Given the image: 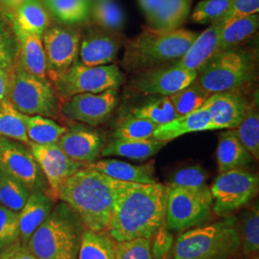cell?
Instances as JSON below:
<instances>
[{"mask_svg":"<svg viewBox=\"0 0 259 259\" xmlns=\"http://www.w3.org/2000/svg\"><path fill=\"white\" fill-rule=\"evenodd\" d=\"M129 184L87 165L60 185L57 199L65 202L78 214L85 229L105 232L114 204Z\"/></svg>","mask_w":259,"mask_h":259,"instance_id":"obj_1","label":"cell"},{"mask_svg":"<svg viewBox=\"0 0 259 259\" xmlns=\"http://www.w3.org/2000/svg\"><path fill=\"white\" fill-rule=\"evenodd\" d=\"M167 185L130 183L114 204L107 232L115 242L151 239L165 222Z\"/></svg>","mask_w":259,"mask_h":259,"instance_id":"obj_2","label":"cell"},{"mask_svg":"<svg viewBox=\"0 0 259 259\" xmlns=\"http://www.w3.org/2000/svg\"><path fill=\"white\" fill-rule=\"evenodd\" d=\"M198 35L180 28L170 31L144 28L139 36L126 42L122 65L136 74L174 63L185 55Z\"/></svg>","mask_w":259,"mask_h":259,"instance_id":"obj_3","label":"cell"},{"mask_svg":"<svg viewBox=\"0 0 259 259\" xmlns=\"http://www.w3.org/2000/svg\"><path fill=\"white\" fill-rule=\"evenodd\" d=\"M84 229L78 214L61 201L32 234L26 247L38 259H78Z\"/></svg>","mask_w":259,"mask_h":259,"instance_id":"obj_4","label":"cell"},{"mask_svg":"<svg viewBox=\"0 0 259 259\" xmlns=\"http://www.w3.org/2000/svg\"><path fill=\"white\" fill-rule=\"evenodd\" d=\"M241 249L237 217L195 227L182 232L174 242V259H232Z\"/></svg>","mask_w":259,"mask_h":259,"instance_id":"obj_5","label":"cell"},{"mask_svg":"<svg viewBox=\"0 0 259 259\" xmlns=\"http://www.w3.org/2000/svg\"><path fill=\"white\" fill-rule=\"evenodd\" d=\"M255 76V58L250 51L232 48L217 52L197 70L196 80L209 93L241 90Z\"/></svg>","mask_w":259,"mask_h":259,"instance_id":"obj_6","label":"cell"},{"mask_svg":"<svg viewBox=\"0 0 259 259\" xmlns=\"http://www.w3.org/2000/svg\"><path fill=\"white\" fill-rule=\"evenodd\" d=\"M7 100L26 115L56 118L60 115V99L52 83L26 72L17 61L8 72Z\"/></svg>","mask_w":259,"mask_h":259,"instance_id":"obj_7","label":"cell"},{"mask_svg":"<svg viewBox=\"0 0 259 259\" xmlns=\"http://www.w3.org/2000/svg\"><path fill=\"white\" fill-rule=\"evenodd\" d=\"M165 224L171 232H183L205 222L211 215L209 186L203 189L167 185Z\"/></svg>","mask_w":259,"mask_h":259,"instance_id":"obj_8","label":"cell"},{"mask_svg":"<svg viewBox=\"0 0 259 259\" xmlns=\"http://www.w3.org/2000/svg\"><path fill=\"white\" fill-rule=\"evenodd\" d=\"M124 81L118 66L115 65L88 66L77 60L72 65L52 82L60 101L81 93H100L118 89Z\"/></svg>","mask_w":259,"mask_h":259,"instance_id":"obj_9","label":"cell"},{"mask_svg":"<svg viewBox=\"0 0 259 259\" xmlns=\"http://www.w3.org/2000/svg\"><path fill=\"white\" fill-rule=\"evenodd\" d=\"M209 188L213 213L226 217L248 205L257 196L259 177L247 168H235L219 174Z\"/></svg>","mask_w":259,"mask_h":259,"instance_id":"obj_10","label":"cell"},{"mask_svg":"<svg viewBox=\"0 0 259 259\" xmlns=\"http://www.w3.org/2000/svg\"><path fill=\"white\" fill-rule=\"evenodd\" d=\"M0 170L18 180L30 192L41 190L50 195L47 178L30 149L21 142L0 138Z\"/></svg>","mask_w":259,"mask_h":259,"instance_id":"obj_11","label":"cell"},{"mask_svg":"<svg viewBox=\"0 0 259 259\" xmlns=\"http://www.w3.org/2000/svg\"><path fill=\"white\" fill-rule=\"evenodd\" d=\"M49 24L42 35L47 64V79L52 83L72 65L78 57L81 33L78 29Z\"/></svg>","mask_w":259,"mask_h":259,"instance_id":"obj_12","label":"cell"},{"mask_svg":"<svg viewBox=\"0 0 259 259\" xmlns=\"http://www.w3.org/2000/svg\"><path fill=\"white\" fill-rule=\"evenodd\" d=\"M117 89L81 93L60 101V111L69 120L97 126L110 118L117 105Z\"/></svg>","mask_w":259,"mask_h":259,"instance_id":"obj_13","label":"cell"},{"mask_svg":"<svg viewBox=\"0 0 259 259\" xmlns=\"http://www.w3.org/2000/svg\"><path fill=\"white\" fill-rule=\"evenodd\" d=\"M197 71H190L175 63L157 66L136 73L132 80V89L150 96H170L196 79Z\"/></svg>","mask_w":259,"mask_h":259,"instance_id":"obj_14","label":"cell"},{"mask_svg":"<svg viewBox=\"0 0 259 259\" xmlns=\"http://www.w3.org/2000/svg\"><path fill=\"white\" fill-rule=\"evenodd\" d=\"M29 149L47 178L49 193L57 199V192L65 180L87 164L68 157L57 143L39 145L30 143Z\"/></svg>","mask_w":259,"mask_h":259,"instance_id":"obj_15","label":"cell"},{"mask_svg":"<svg viewBox=\"0 0 259 259\" xmlns=\"http://www.w3.org/2000/svg\"><path fill=\"white\" fill-rule=\"evenodd\" d=\"M119 48L120 40L114 32L97 26L81 37L76 60L88 66L110 65L115 60Z\"/></svg>","mask_w":259,"mask_h":259,"instance_id":"obj_16","label":"cell"},{"mask_svg":"<svg viewBox=\"0 0 259 259\" xmlns=\"http://www.w3.org/2000/svg\"><path fill=\"white\" fill-rule=\"evenodd\" d=\"M250 102L240 90L214 93L204 104L214 129H235L249 110Z\"/></svg>","mask_w":259,"mask_h":259,"instance_id":"obj_17","label":"cell"},{"mask_svg":"<svg viewBox=\"0 0 259 259\" xmlns=\"http://www.w3.org/2000/svg\"><path fill=\"white\" fill-rule=\"evenodd\" d=\"M57 144L70 158L87 165L95 162L105 147L100 134L83 125L66 128Z\"/></svg>","mask_w":259,"mask_h":259,"instance_id":"obj_18","label":"cell"},{"mask_svg":"<svg viewBox=\"0 0 259 259\" xmlns=\"http://www.w3.org/2000/svg\"><path fill=\"white\" fill-rule=\"evenodd\" d=\"M223 27L224 24L220 19L214 21L209 27L197 36L185 55L174 62L175 65L186 70L197 71L217 53Z\"/></svg>","mask_w":259,"mask_h":259,"instance_id":"obj_19","label":"cell"},{"mask_svg":"<svg viewBox=\"0 0 259 259\" xmlns=\"http://www.w3.org/2000/svg\"><path fill=\"white\" fill-rule=\"evenodd\" d=\"M54 206V199L41 191H32L19 212V239L26 246L32 234L46 220Z\"/></svg>","mask_w":259,"mask_h":259,"instance_id":"obj_20","label":"cell"},{"mask_svg":"<svg viewBox=\"0 0 259 259\" xmlns=\"http://www.w3.org/2000/svg\"><path fill=\"white\" fill-rule=\"evenodd\" d=\"M215 130L209 111L202 108L185 115L177 116L175 119L159 125L153 134V139L169 142L186 134Z\"/></svg>","mask_w":259,"mask_h":259,"instance_id":"obj_21","label":"cell"},{"mask_svg":"<svg viewBox=\"0 0 259 259\" xmlns=\"http://www.w3.org/2000/svg\"><path fill=\"white\" fill-rule=\"evenodd\" d=\"M90 165L107 176L122 182L144 185L157 183L154 161L143 165H133L116 159H102Z\"/></svg>","mask_w":259,"mask_h":259,"instance_id":"obj_22","label":"cell"},{"mask_svg":"<svg viewBox=\"0 0 259 259\" xmlns=\"http://www.w3.org/2000/svg\"><path fill=\"white\" fill-rule=\"evenodd\" d=\"M19 39V53L18 62L30 74L41 79H47V64L42 37L15 29Z\"/></svg>","mask_w":259,"mask_h":259,"instance_id":"obj_23","label":"cell"},{"mask_svg":"<svg viewBox=\"0 0 259 259\" xmlns=\"http://www.w3.org/2000/svg\"><path fill=\"white\" fill-rule=\"evenodd\" d=\"M216 155L219 174L235 168H247L254 160L241 143L234 129L224 132L219 136Z\"/></svg>","mask_w":259,"mask_h":259,"instance_id":"obj_24","label":"cell"},{"mask_svg":"<svg viewBox=\"0 0 259 259\" xmlns=\"http://www.w3.org/2000/svg\"><path fill=\"white\" fill-rule=\"evenodd\" d=\"M7 15L15 29L40 37L51 23L47 7L40 0H28L13 14Z\"/></svg>","mask_w":259,"mask_h":259,"instance_id":"obj_25","label":"cell"},{"mask_svg":"<svg viewBox=\"0 0 259 259\" xmlns=\"http://www.w3.org/2000/svg\"><path fill=\"white\" fill-rule=\"evenodd\" d=\"M167 142L150 138L145 139H114L103 148L100 157H128L144 160L155 156L165 146Z\"/></svg>","mask_w":259,"mask_h":259,"instance_id":"obj_26","label":"cell"},{"mask_svg":"<svg viewBox=\"0 0 259 259\" xmlns=\"http://www.w3.org/2000/svg\"><path fill=\"white\" fill-rule=\"evenodd\" d=\"M258 14L234 19L223 27L217 52L236 48L258 30Z\"/></svg>","mask_w":259,"mask_h":259,"instance_id":"obj_27","label":"cell"},{"mask_svg":"<svg viewBox=\"0 0 259 259\" xmlns=\"http://www.w3.org/2000/svg\"><path fill=\"white\" fill-rule=\"evenodd\" d=\"M191 0H162L154 17L149 20L150 27L170 31L180 27L190 11Z\"/></svg>","mask_w":259,"mask_h":259,"instance_id":"obj_28","label":"cell"},{"mask_svg":"<svg viewBox=\"0 0 259 259\" xmlns=\"http://www.w3.org/2000/svg\"><path fill=\"white\" fill-rule=\"evenodd\" d=\"M78 259H116L115 241L107 231L93 232L84 229Z\"/></svg>","mask_w":259,"mask_h":259,"instance_id":"obj_29","label":"cell"},{"mask_svg":"<svg viewBox=\"0 0 259 259\" xmlns=\"http://www.w3.org/2000/svg\"><path fill=\"white\" fill-rule=\"evenodd\" d=\"M25 123L30 143L39 145L57 143L66 131L52 118L42 115H26Z\"/></svg>","mask_w":259,"mask_h":259,"instance_id":"obj_30","label":"cell"},{"mask_svg":"<svg viewBox=\"0 0 259 259\" xmlns=\"http://www.w3.org/2000/svg\"><path fill=\"white\" fill-rule=\"evenodd\" d=\"M26 114L18 111L6 99L0 103V138L13 139L29 146Z\"/></svg>","mask_w":259,"mask_h":259,"instance_id":"obj_31","label":"cell"},{"mask_svg":"<svg viewBox=\"0 0 259 259\" xmlns=\"http://www.w3.org/2000/svg\"><path fill=\"white\" fill-rule=\"evenodd\" d=\"M45 6L63 24H76L87 20L91 6L89 0H45Z\"/></svg>","mask_w":259,"mask_h":259,"instance_id":"obj_32","label":"cell"},{"mask_svg":"<svg viewBox=\"0 0 259 259\" xmlns=\"http://www.w3.org/2000/svg\"><path fill=\"white\" fill-rule=\"evenodd\" d=\"M19 45L12 20L0 12V69L9 72L19 59Z\"/></svg>","mask_w":259,"mask_h":259,"instance_id":"obj_33","label":"cell"},{"mask_svg":"<svg viewBox=\"0 0 259 259\" xmlns=\"http://www.w3.org/2000/svg\"><path fill=\"white\" fill-rule=\"evenodd\" d=\"M237 230L240 236L241 248L245 254L256 252L259 250L258 203L246 208L237 219Z\"/></svg>","mask_w":259,"mask_h":259,"instance_id":"obj_34","label":"cell"},{"mask_svg":"<svg viewBox=\"0 0 259 259\" xmlns=\"http://www.w3.org/2000/svg\"><path fill=\"white\" fill-rule=\"evenodd\" d=\"M210 96L211 94L207 93L195 79L183 90L170 95L169 98L174 106L177 115L180 116L202 109Z\"/></svg>","mask_w":259,"mask_h":259,"instance_id":"obj_35","label":"cell"},{"mask_svg":"<svg viewBox=\"0 0 259 259\" xmlns=\"http://www.w3.org/2000/svg\"><path fill=\"white\" fill-rule=\"evenodd\" d=\"M234 131L243 146L254 159H258L259 112L254 99L250 102L245 117Z\"/></svg>","mask_w":259,"mask_h":259,"instance_id":"obj_36","label":"cell"},{"mask_svg":"<svg viewBox=\"0 0 259 259\" xmlns=\"http://www.w3.org/2000/svg\"><path fill=\"white\" fill-rule=\"evenodd\" d=\"M30 191L18 180L0 170V204L19 213L26 203Z\"/></svg>","mask_w":259,"mask_h":259,"instance_id":"obj_37","label":"cell"},{"mask_svg":"<svg viewBox=\"0 0 259 259\" xmlns=\"http://www.w3.org/2000/svg\"><path fill=\"white\" fill-rule=\"evenodd\" d=\"M130 114L146 118L158 126L168 123L178 116L169 96H159L142 107L134 109Z\"/></svg>","mask_w":259,"mask_h":259,"instance_id":"obj_38","label":"cell"},{"mask_svg":"<svg viewBox=\"0 0 259 259\" xmlns=\"http://www.w3.org/2000/svg\"><path fill=\"white\" fill-rule=\"evenodd\" d=\"M91 11L95 25L112 32L123 27V11L113 0H95Z\"/></svg>","mask_w":259,"mask_h":259,"instance_id":"obj_39","label":"cell"},{"mask_svg":"<svg viewBox=\"0 0 259 259\" xmlns=\"http://www.w3.org/2000/svg\"><path fill=\"white\" fill-rule=\"evenodd\" d=\"M158 125L146 118L130 114L121 122L113 133V138L117 139H145L153 137Z\"/></svg>","mask_w":259,"mask_h":259,"instance_id":"obj_40","label":"cell"},{"mask_svg":"<svg viewBox=\"0 0 259 259\" xmlns=\"http://www.w3.org/2000/svg\"><path fill=\"white\" fill-rule=\"evenodd\" d=\"M233 0H203L197 4L191 20L200 24H211L222 19L231 8Z\"/></svg>","mask_w":259,"mask_h":259,"instance_id":"obj_41","label":"cell"},{"mask_svg":"<svg viewBox=\"0 0 259 259\" xmlns=\"http://www.w3.org/2000/svg\"><path fill=\"white\" fill-rule=\"evenodd\" d=\"M19 240V213L0 204V251Z\"/></svg>","mask_w":259,"mask_h":259,"instance_id":"obj_42","label":"cell"},{"mask_svg":"<svg viewBox=\"0 0 259 259\" xmlns=\"http://www.w3.org/2000/svg\"><path fill=\"white\" fill-rule=\"evenodd\" d=\"M207 173L199 165L185 167L176 171L168 182L167 185L185 187L190 189H203L207 187Z\"/></svg>","mask_w":259,"mask_h":259,"instance_id":"obj_43","label":"cell"},{"mask_svg":"<svg viewBox=\"0 0 259 259\" xmlns=\"http://www.w3.org/2000/svg\"><path fill=\"white\" fill-rule=\"evenodd\" d=\"M116 259H153L151 239L139 237L115 242Z\"/></svg>","mask_w":259,"mask_h":259,"instance_id":"obj_44","label":"cell"},{"mask_svg":"<svg viewBox=\"0 0 259 259\" xmlns=\"http://www.w3.org/2000/svg\"><path fill=\"white\" fill-rule=\"evenodd\" d=\"M174 237L165 222L151 238V251L153 259H167L174 247Z\"/></svg>","mask_w":259,"mask_h":259,"instance_id":"obj_45","label":"cell"},{"mask_svg":"<svg viewBox=\"0 0 259 259\" xmlns=\"http://www.w3.org/2000/svg\"><path fill=\"white\" fill-rule=\"evenodd\" d=\"M259 0H233L228 13L220 19L224 26L234 19L258 14Z\"/></svg>","mask_w":259,"mask_h":259,"instance_id":"obj_46","label":"cell"},{"mask_svg":"<svg viewBox=\"0 0 259 259\" xmlns=\"http://www.w3.org/2000/svg\"><path fill=\"white\" fill-rule=\"evenodd\" d=\"M8 259H38L29 250L25 245H19V243L13 245L7 250H2Z\"/></svg>","mask_w":259,"mask_h":259,"instance_id":"obj_47","label":"cell"},{"mask_svg":"<svg viewBox=\"0 0 259 259\" xmlns=\"http://www.w3.org/2000/svg\"><path fill=\"white\" fill-rule=\"evenodd\" d=\"M161 2L162 0H139V5L148 21L154 17Z\"/></svg>","mask_w":259,"mask_h":259,"instance_id":"obj_48","label":"cell"},{"mask_svg":"<svg viewBox=\"0 0 259 259\" xmlns=\"http://www.w3.org/2000/svg\"><path fill=\"white\" fill-rule=\"evenodd\" d=\"M8 83H9L8 72H6L3 69H0V103L7 99Z\"/></svg>","mask_w":259,"mask_h":259,"instance_id":"obj_49","label":"cell"},{"mask_svg":"<svg viewBox=\"0 0 259 259\" xmlns=\"http://www.w3.org/2000/svg\"><path fill=\"white\" fill-rule=\"evenodd\" d=\"M26 1L28 0H0V6L9 11L7 14H13Z\"/></svg>","mask_w":259,"mask_h":259,"instance_id":"obj_50","label":"cell"},{"mask_svg":"<svg viewBox=\"0 0 259 259\" xmlns=\"http://www.w3.org/2000/svg\"><path fill=\"white\" fill-rule=\"evenodd\" d=\"M0 259H8L7 258V256L5 255V253L4 252H2L1 254H0Z\"/></svg>","mask_w":259,"mask_h":259,"instance_id":"obj_51","label":"cell"},{"mask_svg":"<svg viewBox=\"0 0 259 259\" xmlns=\"http://www.w3.org/2000/svg\"><path fill=\"white\" fill-rule=\"evenodd\" d=\"M253 259H258V257H255V258H253Z\"/></svg>","mask_w":259,"mask_h":259,"instance_id":"obj_52","label":"cell"},{"mask_svg":"<svg viewBox=\"0 0 259 259\" xmlns=\"http://www.w3.org/2000/svg\"><path fill=\"white\" fill-rule=\"evenodd\" d=\"M40 1H42V2H44V1H45V0H40Z\"/></svg>","mask_w":259,"mask_h":259,"instance_id":"obj_53","label":"cell"},{"mask_svg":"<svg viewBox=\"0 0 259 259\" xmlns=\"http://www.w3.org/2000/svg\"><path fill=\"white\" fill-rule=\"evenodd\" d=\"M89 1H91V0H89Z\"/></svg>","mask_w":259,"mask_h":259,"instance_id":"obj_54","label":"cell"}]
</instances>
